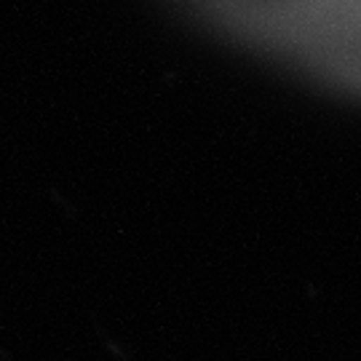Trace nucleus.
<instances>
[{"label":"nucleus","instance_id":"1","mask_svg":"<svg viewBox=\"0 0 361 361\" xmlns=\"http://www.w3.org/2000/svg\"><path fill=\"white\" fill-rule=\"evenodd\" d=\"M182 3L214 30L231 35L238 43H249L273 0H182Z\"/></svg>","mask_w":361,"mask_h":361}]
</instances>
